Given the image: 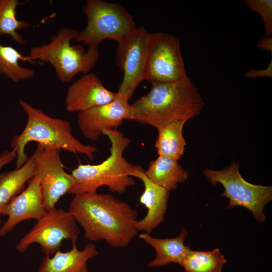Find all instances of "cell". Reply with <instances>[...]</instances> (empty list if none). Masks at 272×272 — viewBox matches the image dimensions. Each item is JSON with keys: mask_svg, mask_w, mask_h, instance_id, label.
<instances>
[{"mask_svg": "<svg viewBox=\"0 0 272 272\" xmlns=\"http://www.w3.org/2000/svg\"><path fill=\"white\" fill-rule=\"evenodd\" d=\"M187 76L178 38L166 33H149L144 80L151 84L171 83Z\"/></svg>", "mask_w": 272, "mask_h": 272, "instance_id": "cell-8", "label": "cell"}, {"mask_svg": "<svg viewBox=\"0 0 272 272\" xmlns=\"http://www.w3.org/2000/svg\"><path fill=\"white\" fill-rule=\"evenodd\" d=\"M72 244L70 251L58 250L52 257L45 255L38 272H88V260L98 254L95 245L90 242L80 250Z\"/></svg>", "mask_w": 272, "mask_h": 272, "instance_id": "cell-16", "label": "cell"}, {"mask_svg": "<svg viewBox=\"0 0 272 272\" xmlns=\"http://www.w3.org/2000/svg\"><path fill=\"white\" fill-rule=\"evenodd\" d=\"M16 158L15 152L12 150H6L0 154V171L6 165L11 163L14 159Z\"/></svg>", "mask_w": 272, "mask_h": 272, "instance_id": "cell-26", "label": "cell"}, {"mask_svg": "<svg viewBox=\"0 0 272 272\" xmlns=\"http://www.w3.org/2000/svg\"><path fill=\"white\" fill-rule=\"evenodd\" d=\"M34 176L40 182L45 208L47 212L55 209L61 196L69 192L75 183L72 174L64 169L59 150L38 144L32 155Z\"/></svg>", "mask_w": 272, "mask_h": 272, "instance_id": "cell-10", "label": "cell"}, {"mask_svg": "<svg viewBox=\"0 0 272 272\" xmlns=\"http://www.w3.org/2000/svg\"><path fill=\"white\" fill-rule=\"evenodd\" d=\"M117 96V92L105 87L96 74L88 73L69 87L65 98V107L68 112L79 113L108 103Z\"/></svg>", "mask_w": 272, "mask_h": 272, "instance_id": "cell-14", "label": "cell"}, {"mask_svg": "<svg viewBox=\"0 0 272 272\" xmlns=\"http://www.w3.org/2000/svg\"><path fill=\"white\" fill-rule=\"evenodd\" d=\"M46 212L39 180L34 176L27 187L1 211L0 215L7 216L8 219L0 228V237L10 233L20 223L31 219L38 220Z\"/></svg>", "mask_w": 272, "mask_h": 272, "instance_id": "cell-13", "label": "cell"}, {"mask_svg": "<svg viewBox=\"0 0 272 272\" xmlns=\"http://www.w3.org/2000/svg\"><path fill=\"white\" fill-rule=\"evenodd\" d=\"M245 76L247 78L249 79H256L265 77H267L270 79H272L271 58L269 63V64L266 68L262 70H249L245 73Z\"/></svg>", "mask_w": 272, "mask_h": 272, "instance_id": "cell-25", "label": "cell"}, {"mask_svg": "<svg viewBox=\"0 0 272 272\" xmlns=\"http://www.w3.org/2000/svg\"><path fill=\"white\" fill-rule=\"evenodd\" d=\"M258 47L272 54V37L265 36L260 39L257 42Z\"/></svg>", "mask_w": 272, "mask_h": 272, "instance_id": "cell-27", "label": "cell"}, {"mask_svg": "<svg viewBox=\"0 0 272 272\" xmlns=\"http://www.w3.org/2000/svg\"><path fill=\"white\" fill-rule=\"evenodd\" d=\"M79 32L77 29L61 28L48 43L32 47L27 57L31 61L51 64L62 83H69L79 73H90L98 60L99 52L98 48L85 50L82 46L72 44Z\"/></svg>", "mask_w": 272, "mask_h": 272, "instance_id": "cell-5", "label": "cell"}, {"mask_svg": "<svg viewBox=\"0 0 272 272\" xmlns=\"http://www.w3.org/2000/svg\"><path fill=\"white\" fill-rule=\"evenodd\" d=\"M227 262L219 248L206 251L190 249L180 265L185 272H222Z\"/></svg>", "mask_w": 272, "mask_h": 272, "instance_id": "cell-22", "label": "cell"}, {"mask_svg": "<svg viewBox=\"0 0 272 272\" xmlns=\"http://www.w3.org/2000/svg\"><path fill=\"white\" fill-rule=\"evenodd\" d=\"M239 168V164L233 162L220 170L205 168L203 173L212 184L219 183L224 187L221 196L229 200L227 209L244 207L252 213L256 221L262 223L266 218L264 208L272 200V187L247 182L240 174Z\"/></svg>", "mask_w": 272, "mask_h": 272, "instance_id": "cell-7", "label": "cell"}, {"mask_svg": "<svg viewBox=\"0 0 272 272\" xmlns=\"http://www.w3.org/2000/svg\"><path fill=\"white\" fill-rule=\"evenodd\" d=\"M204 106L197 87L187 76L178 82L151 84L148 93L130 104L126 120L158 129L173 121H187Z\"/></svg>", "mask_w": 272, "mask_h": 272, "instance_id": "cell-2", "label": "cell"}, {"mask_svg": "<svg viewBox=\"0 0 272 272\" xmlns=\"http://www.w3.org/2000/svg\"><path fill=\"white\" fill-rule=\"evenodd\" d=\"M244 3L249 9L258 14L262 19L265 36L272 34V1L245 0Z\"/></svg>", "mask_w": 272, "mask_h": 272, "instance_id": "cell-24", "label": "cell"}, {"mask_svg": "<svg viewBox=\"0 0 272 272\" xmlns=\"http://www.w3.org/2000/svg\"><path fill=\"white\" fill-rule=\"evenodd\" d=\"M102 134L107 136L110 143L109 157L98 164L79 165L72 172L75 183L69 194L96 192L103 186L112 192L122 193L135 184L130 174L143 168L129 163L123 157L130 140L116 128L105 129Z\"/></svg>", "mask_w": 272, "mask_h": 272, "instance_id": "cell-3", "label": "cell"}, {"mask_svg": "<svg viewBox=\"0 0 272 272\" xmlns=\"http://www.w3.org/2000/svg\"><path fill=\"white\" fill-rule=\"evenodd\" d=\"M21 61H31L15 48L0 44V73L15 83L30 79L35 75L33 70L22 66Z\"/></svg>", "mask_w": 272, "mask_h": 272, "instance_id": "cell-21", "label": "cell"}, {"mask_svg": "<svg viewBox=\"0 0 272 272\" xmlns=\"http://www.w3.org/2000/svg\"><path fill=\"white\" fill-rule=\"evenodd\" d=\"M149 33L144 27H137L117 43L115 62L123 73L117 93L128 100L144 81Z\"/></svg>", "mask_w": 272, "mask_h": 272, "instance_id": "cell-11", "label": "cell"}, {"mask_svg": "<svg viewBox=\"0 0 272 272\" xmlns=\"http://www.w3.org/2000/svg\"><path fill=\"white\" fill-rule=\"evenodd\" d=\"M87 19L85 27L74 40L98 48L105 39L119 43L137 28L133 16L118 3L87 0L82 6Z\"/></svg>", "mask_w": 272, "mask_h": 272, "instance_id": "cell-6", "label": "cell"}, {"mask_svg": "<svg viewBox=\"0 0 272 272\" xmlns=\"http://www.w3.org/2000/svg\"><path fill=\"white\" fill-rule=\"evenodd\" d=\"M80 234L72 215L62 209L47 212L16 246L20 253L25 252L33 243L38 244L45 255L54 254L59 250L64 240L76 243Z\"/></svg>", "mask_w": 272, "mask_h": 272, "instance_id": "cell-9", "label": "cell"}, {"mask_svg": "<svg viewBox=\"0 0 272 272\" xmlns=\"http://www.w3.org/2000/svg\"><path fill=\"white\" fill-rule=\"evenodd\" d=\"M34 176L33 155L21 167L0 174V213L3 209L24 187Z\"/></svg>", "mask_w": 272, "mask_h": 272, "instance_id": "cell-20", "label": "cell"}, {"mask_svg": "<svg viewBox=\"0 0 272 272\" xmlns=\"http://www.w3.org/2000/svg\"><path fill=\"white\" fill-rule=\"evenodd\" d=\"M144 170L134 171L130 176L140 179L144 185V191L139 202L147 209L146 216L136 223L137 230L150 234L164 221L166 213L169 191L152 182L145 175Z\"/></svg>", "mask_w": 272, "mask_h": 272, "instance_id": "cell-15", "label": "cell"}, {"mask_svg": "<svg viewBox=\"0 0 272 272\" xmlns=\"http://www.w3.org/2000/svg\"><path fill=\"white\" fill-rule=\"evenodd\" d=\"M91 242L104 240L110 246H127L137 235L138 213L128 203L107 193L75 195L69 211Z\"/></svg>", "mask_w": 272, "mask_h": 272, "instance_id": "cell-1", "label": "cell"}, {"mask_svg": "<svg viewBox=\"0 0 272 272\" xmlns=\"http://www.w3.org/2000/svg\"><path fill=\"white\" fill-rule=\"evenodd\" d=\"M129 105L128 99L117 93L112 101L79 112V128L84 137L97 141L104 130L115 129L122 124L126 120Z\"/></svg>", "mask_w": 272, "mask_h": 272, "instance_id": "cell-12", "label": "cell"}, {"mask_svg": "<svg viewBox=\"0 0 272 272\" xmlns=\"http://www.w3.org/2000/svg\"><path fill=\"white\" fill-rule=\"evenodd\" d=\"M144 173L152 182L169 192L176 189L178 184L184 182L188 175L178 161L161 156L150 162Z\"/></svg>", "mask_w": 272, "mask_h": 272, "instance_id": "cell-18", "label": "cell"}, {"mask_svg": "<svg viewBox=\"0 0 272 272\" xmlns=\"http://www.w3.org/2000/svg\"><path fill=\"white\" fill-rule=\"evenodd\" d=\"M187 231L183 228L178 236L175 238H158L144 233L139 238L150 245L156 251L155 258L148 264V267H159L174 262L179 265L183 260L188 251L189 245H184Z\"/></svg>", "mask_w": 272, "mask_h": 272, "instance_id": "cell-17", "label": "cell"}, {"mask_svg": "<svg viewBox=\"0 0 272 272\" xmlns=\"http://www.w3.org/2000/svg\"><path fill=\"white\" fill-rule=\"evenodd\" d=\"M1 218H0V224H1Z\"/></svg>", "mask_w": 272, "mask_h": 272, "instance_id": "cell-28", "label": "cell"}, {"mask_svg": "<svg viewBox=\"0 0 272 272\" xmlns=\"http://www.w3.org/2000/svg\"><path fill=\"white\" fill-rule=\"evenodd\" d=\"M187 121H173L157 129L158 135L155 148L159 156L179 160L184 153L186 142L183 128Z\"/></svg>", "mask_w": 272, "mask_h": 272, "instance_id": "cell-19", "label": "cell"}, {"mask_svg": "<svg viewBox=\"0 0 272 272\" xmlns=\"http://www.w3.org/2000/svg\"><path fill=\"white\" fill-rule=\"evenodd\" d=\"M21 5L19 0H0V36L8 35L16 43L24 44L26 42L19 31L30 24L17 19V9Z\"/></svg>", "mask_w": 272, "mask_h": 272, "instance_id": "cell-23", "label": "cell"}, {"mask_svg": "<svg viewBox=\"0 0 272 272\" xmlns=\"http://www.w3.org/2000/svg\"><path fill=\"white\" fill-rule=\"evenodd\" d=\"M19 104L27 119L22 132L14 135L10 142L12 150L16 154V168L22 166L29 159L25 149L31 142L83 155L91 161L94 159L96 147L85 145L77 139L69 121L51 117L23 100H20Z\"/></svg>", "mask_w": 272, "mask_h": 272, "instance_id": "cell-4", "label": "cell"}]
</instances>
